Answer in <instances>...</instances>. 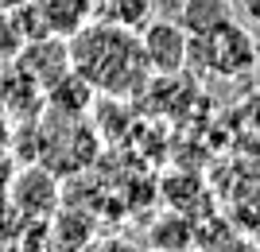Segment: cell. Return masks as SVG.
I'll return each mask as SVG.
<instances>
[{
	"label": "cell",
	"instance_id": "6da1fadb",
	"mask_svg": "<svg viewBox=\"0 0 260 252\" xmlns=\"http://www.w3.org/2000/svg\"><path fill=\"white\" fill-rule=\"evenodd\" d=\"M66 43H70V70L86 78V86L101 97H136L152 82L140 31H132V27L89 20Z\"/></svg>",
	"mask_w": 260,
	"mask_h": 252
},
{
	"label": "cell",
	"instance_id": "7a4b0ae2",
	"mask_svg": "<svg viewBox=\"0 0 260 252\" xmlns=\"http://www.w3.org/2000/svg\"><path fill=\"white\" fill-rule=\"evenodd\" d=\"M256 58H260L256 39L233 20V23H225V27H217L214 35L190 39L186 66H190V70L217 74V78H237V74H252Z\"/></svg>",
	"mask_w": 260,
	"mask_h": 252
},
{
	"label": "cell",
	"instance_id": "3957f363",
	"mask_svg": "<svg viewBox=\"0 0 260 252\" xmlns=\"http://www.w3.org/2000/svg\"><path fill=\"white\" fill-rule=\"evenodd\" d=\"M140 47H144V58H148L152 78H175V74H183V70H186L190 35L183 31V23H179V20L152 16V20L140 27Z\"/></svg>",
	"mask_w": 260,
	"mask_h": 252
},
{
	"label": "cell",
	"instance_id": "277c9868",
	"mask_svg": "<svg viewBox=\"0 0 260 252\" xmlns=\"http://www.w3.org/2000/svg\"><path fill=\"white\" fill-rule=\"evenodd\" d=\"M16 66L27 70V74L43 86V93L58 82V78L70 74V43L58 39V35H47V39H31L23 43V51L16 55Z\"/></svg>",
	"mask_w": 260,
	"mask_h": 252
},
{
	"label": "cell",
	"instance_id": "5b68a950",
	"mask_svg": "<svg viewBox=\"0 0 260 252\" xmlns=\"http://www.w3.org/2000/svg\"><path fill=\"white\" fill-rule=\"evenodd\" d=\"M43 86L35 82L27 70H20L16 62H4V74H0V109L8 113L12 124H31V117L43 109Z\"/></svg>",
	"mask_w": 260,
	"mask_h": 252
},
{
	"label": "cell",
	"instance_id": "8992f818",
	"mask_svg": "<svg viewBox=\"0 0 260 252\" xmlns=\"http://www.w3.org/2000/svg\"><path fill=\"white\" fill-rule=\"evenodd\" d=\"M8 198L23 218H51V209L58 206V183H54L51 171L27 167V171H16Z\"/></svg>",
	"mask_w": 260,
	"mask_h": 252
},
{
	"label": "cell",
	"instance_id": "52a82bcc",
	"mask_svg": "<svg viewBox=\"0 0 260 252\" xmlns=\"http://www.w3.org/2000/svg\"><path fill=\"white\" fill-rule=\"evenodd\" d=\"M31 4L43 16L47 35H58V39H70L89 20H98V0H31Z\"/></svg>",
	"mask_w": 260,
	"mask_h": 252
},
{
	"label": "cell",
	"instance_id": "ba28073f",
	"mask_svg": "<svg viewBox=\"0 0 260 252\" xmlns=\"http://www.w3.org/2000/svg\"><path fill=\"white\" fill-rule=\"evenodd\" d=\"M233 12H237L233 0H183L175 8V20L183 23L190 39H202V35H214L217 27L233 23Z\"/></svg>",
	"mask_w": 260,
	"mask_h": 252
},
{
	"label": "cell",
	"instance_id": "9c48e42d",
	"mask_svg": "<svg viewBox=\"0 0 260 252\" xmlns=\"http://www.w3.org/2000/svg\"><path fill=\"white\" fill-rule=\"evenodd\" d=\"M152 16H155V0H98V20L120 23L132 31H140Z\"/></svg>",
	"mask_w": 260,
	"mask_h": 252
},
{
	"label": "cell",
	"instance_id": "30bf717a",
	"mask_svg": "<svg viewBox=\"0 0 260 252\" xmlns=\"http://www.w3.org/2000/svg\"><path fill=\"white\" fill-rule=\"evenodd\" d=\"M23 31L20 23H16V16H12L8 8H0V62H16V55L23 51Z\"/></svg>",
	"mask_w": 260,
	"mask_h": 252
},
{
	"label": "cell",
	"instance_id": "8fae6325",
	"mask_svg": "<svg viewBox=\"0 0 260 252\" xmlns=\"http://www.w3.org/2000/svg\"><path fill=\"white\" fill-rule=\"evenodd\" d=\"M237 8L245 12V20L260 27V0H237Z\"/></svg>",
	"mask_w": 260,
	"mask_h": 252
},
{
	"label": "cell",
	"instance_id": "7c38bea8",
	"mask_svg": "<svg viewBox=\"0 0 260 252\" xmlns=\"http://www.w3.org/2000/svg\"><path fill=\"white\" fill-rule=\"evenodd\" d=\"M8 132H12V121H8V113L0 109V143L8 140Z\"/></svg>",
	"mask_w": 260,
	"mask_h": 252
},
{
	"label": "cell",
	"instance_id": "4fadbf2b",
	"mask_svg": "<svg viewBox=\"0 0 260 252\" xmlns=\"http://www.w3.org/2000/svg\"><path fill=\"white\" fill-rule=\"evenodd\" d=\"M20 4H27V0H0V8H8V12H12V8H20Z\"/></svg>",
	"mask_w": 260,
	"mask_h": 252
},
{
	"label": "cell",
	"instance_id": "5bb4252c",
	"mask_svg": "<svg viewBox=\"0 0 260 252\" xmlns=\"http://www.w3.org/2000/svg\"><path fill=\"white\" fill-rule=\"evenodd\" d=\"M155 4H167V8H179V4H183V0H155Z\"/></svg>",
	"mask_w": 260,
	"mask_h": 252
},
{
	"label": "cell",
	"instance_id": "9a60e30c",
	"mask_svg": "<svg viewBox=\"0 0 260 252\" xmlns=\"http://www.w3.org/2000/svg\"><path fill=\"white\" fill-rule=\"evenodd\" d=\"M233 4H237V0H233Z\"/></svg>",
	"mask_w": 260,
	"mask_h": 252
}]
</instances>
